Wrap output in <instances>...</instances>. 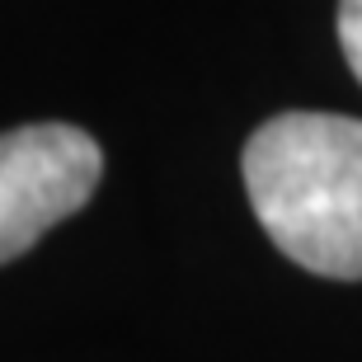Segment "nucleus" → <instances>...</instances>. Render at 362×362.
Returning a JSON list of instances; mask_svg holds the SVG:
<instances>
[{
  "label": "nucleus",
  "mask_w": 362,
  "mask_h": 362,
  "mask_svg": "<svg viewBox=\"0 0 362 362\" xmlns=\"http://www.w3.org/2000/svg\"><path fill=\"white\" fill-rule=\"evenodd\" d=\"M339 47L362 81V0H339Z\"/></svg>",
  "instance_id": "nucleus-3"
},
{
  "label": "nucleus",
  "mask_w": 362,
  "mask_h": 362,
  "mask_svg": "<svg viewBox=\"0 0 362 362\" xmlns=\"http://www.w3.org/2000/svg\"><path fill=\"white\" fill-rule=\"evenodd\" d=\"M245 193L269 240L320 278H362V118L278 113L245 141Z\"/></svg>",
  "instance_id": "nucleus-1"
},
{
  "label": "nucleus",
  "mask_w": 362,
  "mask_h": 362,
  "mask_svg": "<svg viewBox=\"0 0 362 362\" xmlns=\"http://www.w3.org/2000/svg\"><path fill=\"white\" fill-rule=\"evenodd\" d=\"M104 175V151L71 122L0 132V264L19 259L57 221L81 212Z\"/></svg>",
  "instance_id": "nucleus-2"
}]
</instances>
